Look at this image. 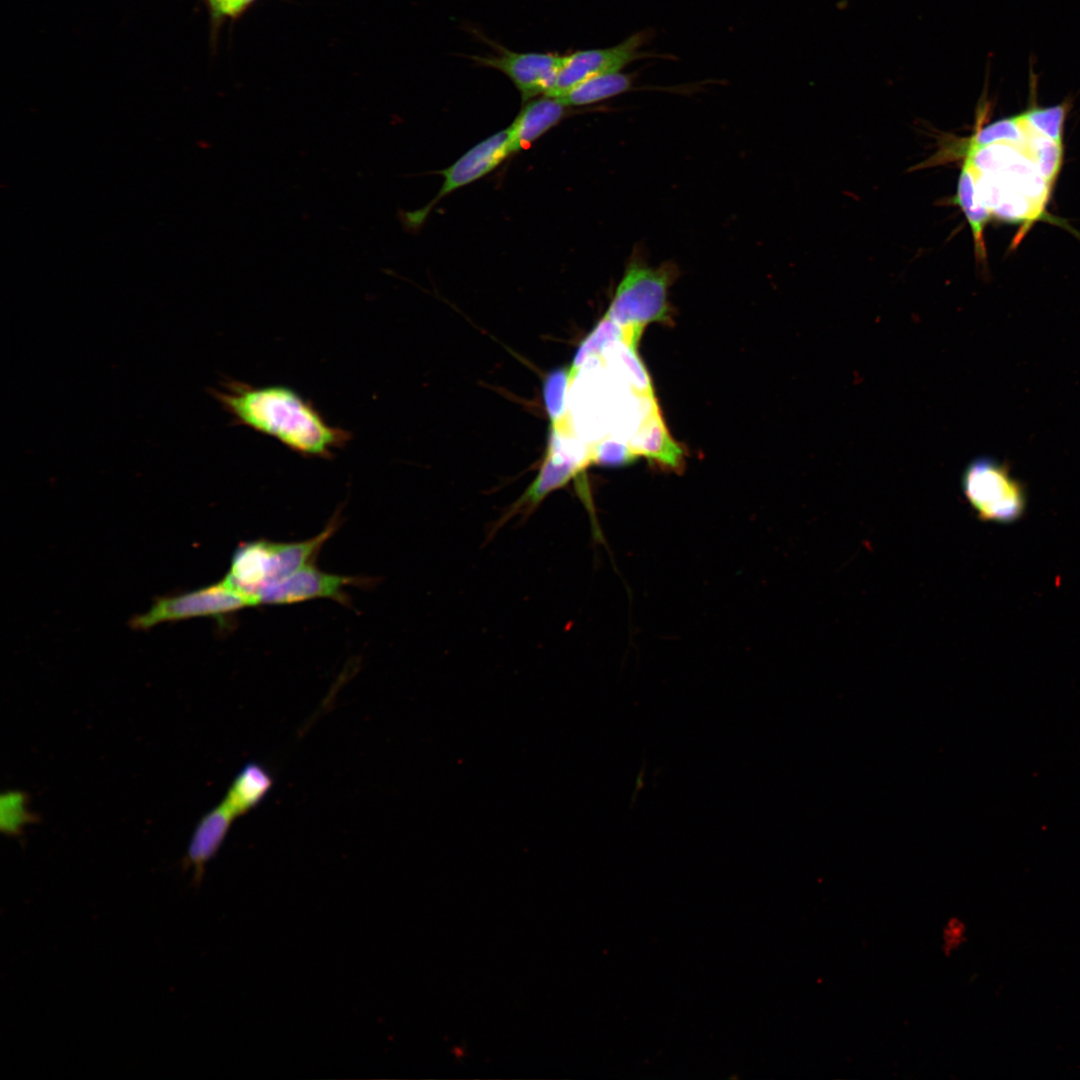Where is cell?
<instances>
[{"instance_id": "cell-1", "label": "cell", "mask_w": 1080, "mask_h": 1080, "mask_svg": "<svg viewBox=\"0 0 1080 1080\" xmlns=\"http://www.w3.org/2000/svg\"><path fill=\"white\" fill-rule=\"evenodd\" d=\"M209 393L232 423L269 436L303 457L330 459L351 433L330 424L309 399L280 384L255 386L225 379Z\"/></svg>"}, {"instance_id": "cell-2", "label": "cell", "mask_w": 1080, "mask_h": 1080, "mask_svg": "<svg viewBox=\"0 0 1080 1080\" xmlns=\"http://www.w3.org/2000/svg\"><path fill=\"white\" fill-rule=\"evenodd\" d=\"M677 273L673 264L653 268L641 262L630 263L605 316L623 328L638 345L648 324L670 321L668 289Z\"/></svg>"}, {"instance_id": "cell-3", "label": "cell", "mask_w": 1080, "mask_h": 1080, "mask_svg": "<svg viewBox=\"0 0 1080 1080\" xmlns=\"http://www.w3.org/2000/svg\"><path fill=\"white\" fill-rule=\"evenodd\" d=\"M961 486L982 521L1009 524L1026 510V488L1006 462L986 456L973 459L963 471Z\"/></svg>"}, {"instance_id": "cell-4", "label": "cell", "mask_w": 1080, "mask_h": 1080, "mask_svg": "<svg viewBox=\"0 0 1080 1080\" xmlns=\"http://www.w3.org/2000/svg\"><path fill=\"white\" fill-rule=\"evenodd\" d=\"M591 464L590 447L577 440L569 427H550L548 446L538 474L504 519L535 509L550 493L580 478Z\"/></svg>"}, {"instance_id": "cell-5", "label": "cell", "mask_w": 1080, "mask_h": 1080, "mask_svg": "<svg viewBox=\"0 0 1080 1080\" xmlns=\"http://www.w3.org/2000/svg\"><path fill=\"white\" fill-rule=\"evenodd\" d=\"M255 606L248 596L227 585L217 584L158 599L144 614L134 617V629H148L159 623L195 617L220 618L245 607Z\"/></svg>"}, {"instance_id": "cell-6", "label": "cell", "mask_w": 1080, "mask_h": 1080, "mask_svg": "<svg viewBox=\"0 0 1080 1080\" xmlns=\"http://www.w3.org/2000/svg\"><path fill=\"white\" fill-rule=\"evenodd\" d=\"M512 153L508 128L477 143L451 166L439 172L443 176L442 186L425 207L413 212L399 213L403 226L407 230L418 229L443 197L490 173Z\"/></svg>"}, {"instance_id": "cell-7", "label": "cell", "mask_w": 1080, "mask_h": 1080, "mask_svg": "<svg viewBox=\"0 0 1080 1080\" xmlns=\"http://www.w3.org/2000/svg\"><path fill=\"white\" fill-rule=\"evenodd\" d=\"M494 53L469 58L481 67L505 74L523 101L547 95L555 85L564 55L543 52H515L491 42Z\"/></svg>"}, {"instance_id": "cell-8", "label": "cell", "mask_w": 1080, "mask_h": 1080, "mask_svg": "<svg viewBox=\"0 0 1080 1080\" xmlns=\"http://www.w3.org/2000/svg\"><path fill=\"white\" fill-rule=\"evenodd\" d=\"M650 36L648 30L639 31L612 47L576 50L564 55L555 85L547 96L558 98L589 77L621 71L631 62L656 56L641 51Z\"/></svg>"}, {"instance_id": "cell-9", "label": "cell", "mask_w": 1080, "mask_h": 1080, "mask_svg": "<svg viewBox=\"0 0 1080 1080\" xmlns=\"http://www.w3.org/2000/svg\"><path fill=\"white\" fill-rule=\"evenodd\" d=\"M361 583V579L327 573L312 563L290 576L260 588L254 598L256 605H284L328 598L347 604L345 588Z\"/></svg>"}, {"instance_id": "cell-10", "label": "cell", "mask_w": 1080, "mask_h": 1080, "mask_svg": "<svg viewBox=\"0 0 1080 1080\" xmlns=\"http://www.w3.org/2000/svg\"><path fill=\"white\" fill-rule=\"evenodd\" d=\"M627 442L637 457L643 456L676 472L684 467V449L672 438L659 407L644 419Z\"/></svg>"}, {"instance_id": "cell-11", "label": "cell", "mask_w": 1080, "mask_h": 1080, "mask_svg": "<svg viewBox=\"0 0 1080 1080\" xmlns=\"http://www.w3.org/2000/svg\"><path fill=\"white\" fill-rule=\"evenodd\" d=\"M235 818L222 801L200 819L184 859V865L194 869L195 882H201L206 863L219 850Z\"/></svg>"}, {"instance_id": "cell-12", "label": "cell", "mask_w": 1080, "mask_h": 1080, "mask_svg": "<svg viewBox=\"0 0 1080 1080\" xmlns=\"http://www.w3.org/2000/svg\"><path fill=\"white\" fill-rule=\"evenodd\" d=\"M337 523V518L332 519L321 533L303 541H268L264 586L278 582L310 564L312 558L336 531Z\"/></svg>"}, {"instance_id": "cell-13", "label": "cell", "mask_w": 1080, "mask_h": 1080, "mask_svg": "<svg viewBox=\"0 0 1080 1080\" xmlns=\"http://www.w3.org/2000/svg\"><path fill=\"white\" fill-rule=\"evenodd\" d=\"M566 106L555 97L543 95L523 106L508 128L512 152L528 147L564 117Z\"/></svg>"}, {"instance_id": "cell-14", "label": "cell", "mask_w": 1080, "mask_h": 1080, "mask_svg": "<svg viewBox=\"0 0 1080 1080\" xmlns=\"http://www.w3.org/2000/svg\"><path fill=\"white\" fill-rule=\"evenodd\" d=\"M272 785L273 778L265 767L255 762L248 763L234 778L223 803L237 818L255 808Z\"/></svg>"}, {"instance_id": "cell-15", "label": "cell", "mask_w": 1080, "mask_h": 1080, "mask_svg": "<svg viewBox=\"0 0 1080 1080\" xmlns=\"http://www.w3.org/2000/svg\"><path fill=\"white\" fill-rule=\"evenodd\" d=\"M633 83V74L621 71L599 74L577 83L558 99L566 107L586 106L625 93Z\"/></svg>"}, {"instance_id": "cell-16", "label": "cell", "mask_w": 1080, "mask_h": 1080, "mask_svg": "<svg viewBox=\"0 0 1080 1080\" xmlns=\"http://www.w3.org/2000/svg\"><path fill=\"white\" fill-rule=\"evenodd\" d=\"M955 202L962 209L970 226L977 259L984 260V229L992 215L977 197L974 173L966 160L959 175Z\"/></svg>"}, {"instance_id": "cell-17", "label": "cell", "mask_w": 1080, "mask_h": 1080, "mask_svg": "<svg viewBox=\"0 0 1080 1080\" xmlns=\"http://www.w3.org/2000/svg\"><path fill=\"white\" fill-rule=\"evenodd\" d=\"M620 341H627L638 347L623 328L604 315L576 350L569 367L571 380L576 377L586 361L590 358H599L612 345Z\"/></svg>"}, {"instance_id": "cell-18", "label": "cell", "mask_w": 1080, "mask_h": 1080, "mask_svg": "<svg viewBox=\"0 0 1080 1080\" xmlns=\"http://www.w3.org/2000/svg\"><path fill=\"white\" fill-rule=\"evenodd\" d=\"M637 349V346L627 341H620L608 350L611 352L613 363L618 368L619 376L624 379L631 391L638 396L655 397L651 378Z\"/></svg>"}, {"instance_id": "cell-19", "label": "cell", "mask_w": 1080, "mask_h": 1080, "mask_svg": "<svg viewBox=\"0 0 1080 1080\" xmlns=\"http://www.w3.org/2000/svg\"><path fill=\"white\" fill-rule=\"evenodd\" d=\"M1023 122L1026 128L1024 149L1043 177L1053 184L1063 163V143L1039 134L1030 128L1024 119Z\"/></svg>"}, {"instance_id": "cell-20", "label": "cell", "mask_w": 1080, "mask_h": 1080, "mask_svg": "<svg viewBox=\"0 0 1080 1080\" xmlns=\"http://www.w3.org/2000/svg\"><path fill=\"white\" fill-rule=\"evenodd\" d=\"M1026 138V128L1021 115L997 120L977 129L969 139L967 146L980 147L995 143L1022 144Z\"/></svg>"}, {"instance_id": "cell-21", "label": "cell", "mask_w": 1080, "mask_h": 1080, "mask_svg": "<svg viewBox=\"0 0 1080 1080\" xmlns=\"http://www.w3.org/2000/svg\"><path fill=\"white\" fill-rule=\"evenodd\" d=\"M1068 110L1069 104L1061 103L1049 107H1030L1020 115L1034 131L1055 142L1063 143L1064 124Z\"/></svg>"}, {"instance_id": "cell-22", "label": "cell", "mask_w": 1080, "mask_h": 1080, "mask_svg": "<svg viewBox=\"0 0 1080 1080\" xmlns=\"http://www.w3.org/2000/svg\"><path fill=\"white\" fill-rule=\"evenodd\" d=\"M569 381L571 378L567 367L551 370L544 378L543 401L551 426L567 420L566 391Z\"/></svg>"}, {"instance_id": "cell-23", "label": "cell", "mask_w": 1080, "mask_h": 1080, "mask_svg": "<svg viewBox=\"0 0 1080 1080\" xmlns=\"http://www.w3.org/2000/svg\"><path fill=\"white\" fill-rule=\"evenodd\" d=\"M590 453L592 464L606 467L624 466L637 459L628 442L616 437L595 443L590 447Z\"/></svg>"}, {"instance_id": "cell-24", "label": "cell", "mask_w": 1080, "mask_h": 1080, "mask_svg": "<svg viewBox=\"0 0 1080 1080\" xmlns=\"http://www.w3.org/2000/svg\"><path fill=\"white\" fill-rule=\"evenodd\" d=\"M6 802L8 808V819L6 822L8 833H15V831L25 823L29 818V813L25 807V801L22 794L8 793L6 799H2Z\"/></svg>"}, {"instance_id": "cell-25", "label": "cell", "mask_w": 1080, "mask_h": 1080, "mask_svg": "<svg viewBox=\"0 0 1080 1080\" xmlns=\"http://www.w3.org/2000/svg\"><path fill=\"white\" fill-rule=\"evenodd\" d=\"M239 12V0H226L224 14L236 15Z\"/></svg>"}, {"instance_id": "cell-26", "label": "cell", "mask_w": 1080, "mask_h": 1080, "mask_svg": "<svg viewBox=\"0 0 1080 1080\" xmlns=\"http://www.w3.org/2000/svg\"><path fill=\"white\" fill-rule=\"evenodd\" d=\"M216 15L224 14L226 0H208Z\"/></svg>"}, {"instance_id": "cell-27", "label": "cell", "mask_w": 1080, "mask_h": 1080, "mask_svg": "<svg viewBox=\"0 0 1080 1080\" xmlns=\"http://www.w3.org/2000/svg\"><path fill=\"white\" fill-rule=\"evenodd\" d=\"M252 1H253V0H239V9H240V11H241L242 9H244V8H245V6H246L247 4H249L250 2H252Z\"/></svg>"}]
</instances>
